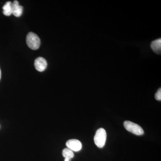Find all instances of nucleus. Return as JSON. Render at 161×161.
I'll return each instance as SVG.
<instances>
[{
    "label": "nucleus",
    "mask_w": 161,
    "mask_h": 161,
    "mask_svg": "<svg viewBox=\"0 0 161 161\" xmlns=\"http://www.w3.org/2000/svg\"><path fill=\"white\" fill-rule=\"evenodd\" d=\"M26 42L31 49L37 50L40 47V40L39 36L32 32H31L26 36Z\"/></svg>",
    "instance_id": "1"
},
{
    "label": "nucleus",
    "mask_w": 161,
    "mask_h": 161,
    "mask_svg": "<svg viewBox=\"0 0 161 161\" xmlns=\"http://www.w3.org/2000/svg\"><path fill=\"white\" fill-rule=\"evenodd\" d=\"M107 138V133L103 128H100L96 131L94 137L95 143L98 148H102L104 146Z\"/></svg>",
    "instance_id": "2"
},
{
    "label": "nucleus",
    "mask_w": 161,
    "mask_h": 161,
    "mask_svg": "<svg viewBox=\"0 0 161 161\" xmlns=\"http://www.w3.org/2000/svg\"><path fill=\"white\" fill-rule=\"evenodd\" d=\"M124 125L126 130L135 135L140 136L144 134V130L142 128L137 124L130 121H125L124 122Z\"/></svg>",
    "instance_id": "3"
},
{
    "label": "nucleus",
    "mask_w": 161,
    "mask_h": 161,
    "mask_svg": "<svg viewBox=\"0 0 161 161\" xmlns=\"http://www.w3.org/2000/svg\"><path fill=\"white\" fill-rule=\"evenodd\" d=\"M66 145L68 148L75 152L80 151L82 148L81 143L77 139L69 140L67 142Z\"/></svg>",
    "instance_id": "4"
},
{
    "label": "nucleus",
    "mask_w": 161,
    "mask_h": 161,
    "mask_svg": "<svg viewBox=\"0 0 161 161\" xmlns=\"http://www.w3.org/2000/svg\"><path fill=\"white\" fill-rule=\"evenodd\" d=\"M34 65L35 68L38 71L43 72L47 67V62L44 58L39 57L35 60Z\"/></svg>",
    "instance_id": "5"
},
{
    "label": "nucleus",
    "mask_w": 161,
    "mask_h": 161,
    "mask_svg": "<svg viewBox=\"0 0 161 161\" xmlns=\"http://www.w3.org/2000/svg\"><path fill=\"white\" fill-rule=\"evenodd\" d=\"M12 14L15 16L19 17L23 14V7L20 6L19 3L17 1H14L12 3Z\"/></svg>",
    "instance_id": "6"
},
{
    "label": "nucleus",
    "mask_w": 161,
    "mask_h": 161,
    "mask_svg": "<svg viewBox=\"0 0 161 161\" xmlns=\"http://www.w3.org/2000/svg\"><path fill=\"white\" fill-rule=\"evenodd\" d=\"M151 49L155 53L160 55L161 53V39L153 40L150 44Z\"/></svg>",
    "instance_id": "7"
},
{
    "label": "nucleus",
    "mask_w": 161,
    "mask_h": 161,
    "mask_svg": "<svg viewBox=\"0 0 161 161\" xmlns=\"http://www.w3.org/2000/svg\"><path fill=\"white\" fill-rule=\"evenodd\" d=\"M12 3L11 2H8L3 6V14L5 15L10 16L12 14Z\"/></svg>",
    "instance_id": "8"
},
{
    "label": "nucleus",
    "mask_w": 161,
    "mask_h": 161,
    "mask_svg": "<svg viewBox=\"0 0 161 161\" xmlns=\"http://www.w3.org/2000/svg\"><path fill=\"white\" fill-rule=\"evenodd\" d=\"M62 154L64 158L68 159L69 160L71 159L74 157L73 151L68 148L64 149L62 151Z\"/></svg>",
    "instance_id": "9"
},
{
    "label": "nucleus",
    "mask_w": 161,
    "mask_h": 161,
    "mask_svg": "<svg viewBox=\"0 0 161 161\" xmlns=\"http://www.w3.org/2000/svg\"><path fill=\"white\" fill-rule=\"evenodd\" d=\"M155 98L157 100H161V89H159L158 92L156 93Z\"/></svg>",
    "instance_id": "10"
},
{
    "label": "nucleus",
    "mask_w": 161,
    "mask_h": 161,
    "mask_svg": "<svg viewBox=\"0 0 161 161\" xmlns=\"http://www.w3.org/2000/svg\"><path fill=\"white\" fill-rule=\"evenodd\" d=\"M1 69H0V80H1Z\"/></svg>",
    "instance_id": "11"
}]
</instances>
